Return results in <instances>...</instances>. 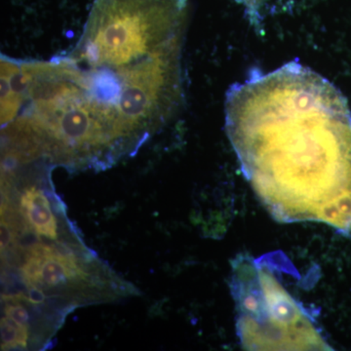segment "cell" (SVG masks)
<instances>
[{
	"instance_id": "obj_1",
	"label": "cell",
	"mask_w": 351,
	"mask_h": 351,
	"mask_svg": "<svg viewBox=\"0 0 351 351\" xmlns=\"http://www.w3.org/2000/svg\"><path fill=\"white\" fill-rule=\"evenodd\" d=\"M225 110L242 172L277 221L351 233V113L331 83L287 64L230 88Z\"/></svg>"
},
{
	"instance_id": "obj_2",
	"label": "cell",
	"mask_w": 351,
	"mask_h": 351,
	"mask_svg": "<svg viewBox=\"0 0 351 351\" xmlns=\"http://www.w3.org/2000/svg\"><path fill=\"white\" fill-rule=\"evenodd\" d=\"M250 267L248 283L239 277L237 281L243 346L248 350H328L311 318L276 277L263 267Z\"/></svg>"
},
{
	"instance_id": "obj_3",
	"label": "cell",
	"mask_w": 351,
	"mask_h": 351,
	"mask_svg": "<svg viewBox=\"0 0 351 351\" xmlns=\"http://www.w3.org/2000/svg\"><path fill=\"white\" fill-rule=\"evenodd\" d=\"M20 212L38 234L49 239H57L56 218L52 213L49 201L40 189L36 186L25 189L21 195Z\"/></svg>"
},
{
	"instance_id": "obj_4",
	"label": "cell",
	"mask_w": 351,
	"mask_h": 351,
	"mask_svg": "<svg viewBox=\"0 0 351 351\" xmlns=\"http://www.w3.org/2000/svg\"><path fill=\"white\" fill-rule=\"evenodd\" d=\"M1 348L2 350L7 348H27V326H22L14 322L10 318L4 317L1 319Z\"/></svg>"
},
{
	"instance_id": "obj_5",
	"label": "cell",
	"mask_w": 351,
	"mask_h": 351,
	"mask_svg": "<svg viewBox=\"0 0 351 351\" xmlns=\"http://www.w3.org/2000/svg\"><path fill=\"white\" fill-rule=\"evenodd\" d=\"M7 317L12 319L17 324L27 326L29 320V314L27 309L21 304H7L5 306Z\"/></svg>"
},
{
	"instance_id": "obj_6",
	"label": "cell",
	"mask_w": 351,
	"mask_h": 351,
	"mask_svg": "<svg viewBox=\"0 0 351 351\" xmlns=\"http://www.w3.org/2000/svg\"><path fill=\"white\" fill-rule=\"evenodd\" d=\"M243 1L252 23L258 27L261 21L260 11L263 4H265V0H243Z\"/></svg>"
},
{
	"instance_id": "obj_7",
	"label": "cell",
	"mask_w": 351,
	"mask_h": 351,
	"mask_svg": "<svg viewBox=\"0 0 351 351\" xmlns=\"http://www.w3.org/2000/svg\"><path fill=\"white\" fill-rule=\"evenodd\" d=\"M15 239V232H14L12 226L8 225L7 219H1V253L5 250L7 247L13 243Z\"/></svg>"
},
{
	"instance_id": "obj_8",
	"label": "cell",
	"mask_w": 351,
	"mask_h": 351,
	"mask_svg": "<svg viewBox=\"0 0 351 351\" xmlns=\"http://www.w3.org/2000/svg\"><path fill=\"white\" fill-rule=\"evenodd\" d=\"M27 302L32 304H43L45 301V295H44L40 288L31 287L29 290V297L27 298Z\"/></svg>"
}]
</instances>
